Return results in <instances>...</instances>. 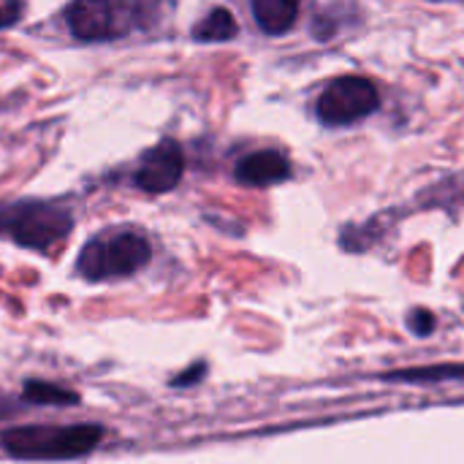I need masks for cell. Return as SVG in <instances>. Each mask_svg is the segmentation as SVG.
<instances>
[{
	"label": "cell",
	"instance_id": "2",
	"mask_svg": "<svg viewBox=\"0 0 464 464\" xmlns=\"http://www.w3.org/2000/svg\"><path fill=\"white\" fill-rule=\"evenodd\" d=\"M101 440L98 427H16L0 443L19 459H73L90 454Z\"/></svg>",
	"mask_w": 464,
	"mask_h": 464
},
{
	"label": "cell",
	"instance_id": "10",
	"mask_svg": "<svg viewBox=\"0 0 464 464\" xmlns=\"http://www.w3.org/2000/svg\"><path fill=\"white\" fill-rule=\"evenodd\" d=\"M464 364L457 367H430V370H402L386 375V381H405V383H435V381H462Z\"/></svg>",
	"mask_w": 464,
	"mask_h": 464
},
{
	"label": "cell",
	"instance_id": "11",
	"mask_svg": "<svg viewBox=\"0 0 464 464\" xmlns=\"http://www.w3.org/2000/svg\"><path fill=\"white\" fill-rule=\"evenodd\" d=\"M24 400L33 402V405H76L79 402V394L73 392H65L60 386H52V383H27L24 386Z\"/></svg>",
	"mask_w": 464,
	"mask_h": 464
},
{
	"label": "cell",
	"instance_id": "3",
	"mask_svg": "<svg viewBox=\"0 0 464 464\" xmlns=\"http://www.w3.org/2000/svg\"><path fill=\"white\" fill-rule=\"evenodd\" d=\"M71 212L60 204L22 201L0 207V234L22 247L44 250L71 234Z\"/></svg>",
	"mask_w": 464,
	"mask_h": 464
},
{
	"label": "cell",
	"instance_id": "6",
	"mask_svg": "<svg viewBox=\"0 0 464 464\" xmlns=\"http://www.w3.org/2000/svg\"><path fill=\"white\" fill-rule=\"evenodd\" d=\"M182 174H185V155L179 144L174 139H163L141 158L136 169V185L147 193H166L177 188Z\"/></svg>",
	"mask_w": 464,
	"mask_h": 464
},
{
	"label": "cell",
	"instance_id": "7",
	"mask_svg": "<svg viewBox=\"0 0 464 464\" xmlns=\"http://www.w3.org/2000/svg\"><path fill=\"white\" fill-rule=\"evenodd\" d=\"M234 174H237V179L242 185L266 188V185H277V182L288 179L291 177V163L275 150H261V152H253V155L242 158Z\"/></svg>",
	"mask_w": 464,
	"mask_h": 464
},
{
	"label": "cell",
	"instance_id": "9",
	"mask_svg": "<svg viewBox=\"0 0 464 464\" xmlns=\"http://www.w3.org/2000/svg\"><path fill=\"white\" fill-rule=\"evenodd\" d=\"M239 33V24L234 19V14L228 8H215L209 11L196 27H193V38L196 41H207V44H215V41H228Z\"/></svg>",
	"mask_w": 464,
	"mask_h": 464
},
{
	"label": "cell",
	"instance_id": "13",
	"mask_svg": "<svg viewBox=\"0 0 464 464\" xmlns=\"http://www.w3.org/2000/svg\"><path fill=\"white\" fill-rule=\"evenodd\" d=\"M22 16V0H0V27H11Z\"/></svg>",
	"mask_w": 464,
	"mask_h": 464
},
{
	"label": "cell",
	"instance_id": "4",
	"mask_svg": "<svg viewBox=\"0 0 464 464\" xmlns=\"http://www.w3.org/2000/svg\"><path fill=\"white\" fill-rule=\"evenodd\" d=\"M147 14L150 3L144 0H73L65 19L76 38L106 41L144 24Z\"/></svg>",
	"mask_w": 464,
	"mask_h": 464
},
{
	"label": "cell",
	"instance_id": "15",
	"mask_svg": "<svg viewBox=\"0 0 464 464\" xmlns=\"http://www.w3.org/2000/svg\"><path fill=\"white\" fill-rule=\"evenodd\" d=\"M8 413H14V405L8 402V397H3V394H0V419H3V416H8Z\"/></svg>",
	"mask_w": 464,
	"mask_h": 464
},
{
	"label": "cell",
	"instance_id": "8",
	"mask_svg": "<svg viewBox=\"0 0 464 464\" xmlns=\"http://www.w3.org/2000/svg\"><path fill=\"white\" fill-rule=\"evenodd\" d=\"M253 16L269 35H283L299 16V0H253Z\"/></svg>",
	"mask_w": 464,
	"mask_h": 464
},
{
	"label": "cell",
	"instance_id": "1",
	"mask_svg": "<svg viewBox=\"0 0 464 464\" xmlns=\"http://www.w3.org/2000/svg\"><path fill=\"white\" fill-rule=\"evenodd\" d=\"M152 256L150 242L128 228L103 231L84 245L79 253L76 269L87 280H111L139 272Z\"/></svg>",
	"mask_w": 464,
	"mask_h": 464
},
{
	"label": "cell",
	"instance_id": "5",
	"mask_svg": "<svg viewBox=\"0 0 464 464\" xmlns=\"http://www.w3.org/2000/svg\"><path fill=\"white\" fill-rule=\"evenodd\" d=\"M381 98L372 82L362 76H343L332 82L318 98V117L324 125H351L378 109Z\"/></svg>",
	"mask_w": 464,
	"mask_h": 464
},
{
	"label": "cell",
	"instance_id": "14",
	"mask_svg": "<svg viewBox=\"0 0 464 464\" xmlns=\"http://www.w3.org/2000/svg\"><path fill=\"white\" fill-rule=\"evenodd\" d=\"M201 372H204V364H198V367H193L190 372H185V375H182V378H177L174 383H177V386H185V383H193V381H198V375H201Z\"/></svg>",
	"mask_w": 464,
	"mask_h": 464
},
{
	"label": "cell",
	"instance_id": "12",
	"mask_svg": "<svg viewBox=\"0 0 464 464\" xmlns=\"http://www.w3.org/2000/svg\"><path fill=\"white\" fill-rule=\"evenodd\" d=\"M411 329H413L419 337H427V334L435 329L432 313H427V310H413V315H411Z\"/></svg>",
	"mask_w": 464,
	"mask_h": 464
}]
</instances>
